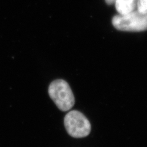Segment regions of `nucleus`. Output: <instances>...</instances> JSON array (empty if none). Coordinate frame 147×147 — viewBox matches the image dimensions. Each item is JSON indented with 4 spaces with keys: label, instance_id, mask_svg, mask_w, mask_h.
<instances>
[{
    "label": "nucleus",
    "instance_id": "obj_5",
    "mask_svg": "<svg viewBox=\"0 0 147 147\" xmlns=\"http://www.w3.org/2000/svg\"><path fill=\"white\" fill-rule=\"evenodd\" d=\"M137 8L139 12L147 13V0H137Z\"/></svg>",
    "mask_w": 147,
    "mask_h": 147
},
{
    "label": "nucleus",
    "instance_id": "obj_1",
    "mask_svg": "<svg viewBox=\"0 0 147 147\" xmlns=\"http://www.w3.org/2000/svg\"><path fill=\"white\" fill-rule=\"evenodd\" d=\"M49 94L57 107L66 112L74 105L75 98L67 82L63 79L53 81L49 87Z\"/></svg>",
    "mask_w": 147,
    "mask_h": 147
},
{
    "label": "nucleus",
    "instance_id": "obj_4",
    "mask_svg": "<svg viewBox=\"0 0 147 147\" xmlns=\"http://www.w3.org/2000/svg\"><path fill=\"white\" fill-rule=\"evenodd\" d=\"M115 4L118 14L126 15L135 11L137 0H116Z\"/></svg>",
    "mask_w": 147,
    "mask_h": 147
},
{
    "label": "nucleus",
    "instance_id": "obj_2",
    "mask_svg": "<svg viewBox=\"0 0 147 147\" xmlns=\"http://www.w3.org/2000/svg\"><path fill=\"white\" fill-rule=\"evenodd\" d=\"M112 25L118 30L141 32L147 30V13L134 11L126 15H116L112 18Z\"/></svg>",
    "mask_w": 147,
    "mask_h": 147
},
{
    "label": "nucleus",
    "instance_id": "obj_3",
    "mask_svg": "<svg viewBox=\"0 0 147 147\" xmlns=\"http://www.w3.org/2000/svg\"><path fill=\"white\" fill-rule=\"evenodd\" d=\"M64 125L68 134L74 138L88 136L91 130V124L88 118L77 110H72L66 115Z\"/></svg>",
    "mask_w": 147,
    "mask_h": 147
},
{
    "label": "nucleus",
    "instance_id": "obj_6",
    "mask_svg": "<svg viewBox=\"0 0 147 147\" xmlns=\"http://www.w3.org/2000/svg\"><path fill=\"white\" fill-rule=\"evenodd\" d=\"M105 2L107 4H109V5H111L112 4H114L116 0H105Z\"/></svg>",
    "mask_w": 147,
    "mask_h": 147
}]
</instances>
